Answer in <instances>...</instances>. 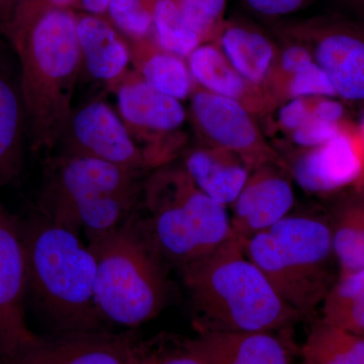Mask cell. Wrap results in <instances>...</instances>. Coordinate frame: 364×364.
<instances>
[{"instance_id":"obj_1","label":"cell","mask_w":364,"mask_h":364,"mask_svg":"<svg viewBox=\"0 0 364 364\" xmlns=\"http://www.w3.org/2000/svg\"><path fill=\"white\" fill-rule=\"evenodd\" d=\"M4 32L20 68L31 149L50 154L70 122L83 66L77 16L43 0H20Z\"/></svg>"},{"instance_id":"obj_2","label":"cell","mask_w":364,"mask_h":364,"mask_svg":"<svg viewBox=\"0 0 364 364\" xmlns=\"http://www.w3.org/2000/svg\"><path fill=\"white\" fill-rule=\"evenodd\" d=\"M181 270L198 334L284 331L299 316L249 259L243 241L234 234Z\"/></svg>"},{"instance_id":"obj_3","label":"cell","mask_w":364,"mask_h":364,"mask_svg":"<svg viewBox=\"0 0 364 364\" xmlns=\"http://www.w3.org/2000/svg\"><path fill=\"white\" fill-rule=\"evenodd\" d=\"M20 221L25 248L26 296L53 333L102 330L95 299L97 260L77 232L36 208Z\"/></svg>"},{"instance_id":"obj_4","label":"cell","mask_w":364,"mask_h":364,"mask_svg":"<svg viewBox=\"0 0 364 364\" xmlns=\"http://www.w3.org/2000/svg\"><path fill=\"white\" fill-rule=\"evenodd\" d=\"M135 210L116 231L88 243L97 260L95 299L100 318L129 329L157 317L168 296L164 260Z\"/></svg>"},{"instance_id":"obj_5","label":"cell","mask_w":364,"mask_h":364,"mask_svg":"<svg viewBox=\"0 0 364 364\" xmlns=\"http://www.w3.org/2000/svg\"><path fill=\"white\" fill-rule=\"evenodd\" d=\"M243 246L249 259L299 315L323 303L338 277L331 224L324 218L287 215Z\"/></svg>"},{"instance_id":"obj_6","label":"cell","mask_w":364,"mask_h":364,"mask_svg":"<svg viewBox=\"0 0 364 364\" xmlns=\"http://www.w3.org/2000/svg\"><path fill=\"white\" fill-rule=\"evenodd\" d=\"M143 220L162 259L176 267L205 257L233 235L226 207L193 183L186 170H164L144 184Z\"/></svg>"},{"instance_id":"obj_7","label":"cell","mask_w":364,"mask_h":364,"mask_svg":"<svg viewBox=\"0 0 364 364\" xmlns=\"http://www.w3.org/2000/svg\"><path fill=\"white\" fill-rule=\"evenodd\" d=\"M47 164L37 210L51 219L91 196L142 188V172L97 158L60 154L48 160Z\"/></svg>"},{"instance_id":"obj_8","label":"cell","mask_w":364,"mask_h":364,"mask_svg":"<svg viewBox=\"0 0 364 364\" xmlns=\"http://www.w3.org/2000/svg\"><path fill=\"white\" fill-rule=\"evenodd\" d=\"M293 35L311 50L336 97L364 105V25L322 18L296 26Z\"/></svg>"},{"instance_id":"obj_9","label":"cell","mask_w":364,"mask_h":364,"mask_svg":"<svg viewBox=\"0 0 364 364\" xmlns=\"http://www.w3.org/2000/svg\"><path fill=\"white\" fill-rule=\"evenodd\" d=\"M191 97V119L207 146L233 153L251 171L275 162L277 154L245 105L196 85Z\"/></svg>"},{"instance_id":"obj_10","label":"cell","mask_w":364,"mask_h":364,"mask_svg":"<svg viewBox=\"0 0 364 364\" xmlns=\"http://www.w3.org/2000/svg\"><path fill=\"white\" fill-rule=\"evenodd\" d=\"M138 336L107 330L33 333L0 358V364H129Z\"/></svg>"},{"instance_id":"obj_11","label":"cell","mask_w":364,"mask_h":364,"mask_svg":"<svg viewBox=\"0 0 364 364\" xmlns=\"http://www.w3.org/2000/svg\"><path fill=\"white\" fill-rule=\"evenodd\" d=\"M109 88L117 95L119 117L132 138L149 144L144 152L149 166L166 161L161 136L181 128L186 121L181 100L155 90L136 71H127Z\"/></svg>"},{"instance_id":"obj_12","label":"cell","mask_w":364,"mask_h":364,"mask_svg":"<svg viewBox=\"0 0 364 364\" xmlns=\"http://www.w3.org/2000/svg\"><path fill=\"white\" fill-rule=\"evenodd\" d=\"M59 145L64 146V155L97 158L135 171L150 167L121 117L102 100L73 111Z\"/></svg>"},{"instance_id":"obj_13","label":"cell","mask_w":364,"mask_h":364,"mask_svg":"<svg viewBox=\"0 0 364 364\" xmlns=\"http://www.w3.org/2000/svg\"><path fill=\"white\" fill-rule=\"evenodd\" d=\"M291 176L299 188L315 195H329L364 181V142L350 124L331 140L303 149L294 158Z\"/></svg>"},{"instance_id":"obj_14","label":"cell","mask_w":364,"mask_h":364,"mask_svg":"<svg viewBox=\"0 0 364 364\" xmlns=\"http://www.w3.org/2000/svg\"><path fill=\"white\" fill-rule=\"evenodd\" d=\"M26 267L20 221L0 203V358L33 332L26 321Z\"/></svg>"},{"instance_id":"obj_15","label":"cell","mask_w":364,"mask_h":364,"mask_svg":"<svg viewBox=\"0 0 364 364\" xmlns=\"http://www.w3.org/2000/svg\"><path fill=\"white\" fill-rule=\"evenodd\" d=\"M293 186L272 164L251 171L232 205V231L242 241L262 233L289 215L293 208Z\"/></svg>"},{"instance_id":"obj_16","label":"cell","mask_w":364,"mask_h":364,"mask_svg":"<svg viewBox=\"0 0 364 364\" xmlns=\"http://www.w3.org/2000/svg\"><path fill=\"white\" fill-rule=\"evenodd\" d=\"M26 138L28 119L18 60L13 48L0 41V188L20 177Z\"/></svg>"},{"instance_id":"obj_17","label":"cell","mask_w":364,"mask_h":364,"mask_svg":"<svg viewBox=\"0 0 364 364\" xmlns=\"http://www.w3.org/2000/svg\"><path fill=\"white\" fill-rule=\"evenodd\" d=\"M282 332L200 333L193 341L208 364H294L293 343Z\"/></svg>"},{"instance_id":"obj_18","label":"cell","mask_w":364,"mask_h":364,"mask_svg":"<svg viewBox=\"0 0 364 364\" xmlns=\"http://www.w3.org/2000/svg\"><path fill=\"white\" fill-rule=\"evenodd\" d=\"M213 43L242 77L269 97L268 85L279 50L267 35L245 21H226Z\"/></svg>"},{"instance_id":"obj_19","label":"cell","mask_w":364,"mask_h":364,"mask_svg":"<svg viewBox=\"0 0 364 364\" xmlns=\"http://www.w3.org/2000/svg\"><path fill=\"white\" fill-rule=\"evenodd\" d=\"M195 85L203 90L237 100L254 114L264 111L272 102L264 91L250 85L228 61L215 43L196 48L188 58Z\"/></svg>"},{"instance_id":"obj_20","label":"cell","mask_w":364,"mask_h":364,"mask_svg":"<svg viewBox=\"0 0 364 364\" xmlns=\"http://www.w3.org/2000/svg\"><path fill=\"white\" fill-rule=\"evenodd\" d=\"M77 35L82 65L91 77L107 86L123 77L131 62L130 47L112 23L83 14L77 16Z\"/></svg>"},{"instance_id":"obj_21","label":"cell","mask_w":364,"mask_h":364,"mask_svg":"<svg viewBox=\"0 0 364 364\" xmlns=\"http://www.w3.org/2000/svg\"><path fill=\"white\" fill-rule=\"evenodd\" d=\"M184 164L193 183L224 207L233 205L251 173L240 157L207 145L191 151Z\"/></svg>"},{"instance_id":"obj_22","label":"cell","mask_w":364,"mask_h":364,"mask_svg":"<svg viewBox=\"0 0 364 364\" xmlns=\"http://www.w3.org/2000/svg\"><path fill=\"white\" fill-rule=\"evenodd\" d=\"M129 47L135 71L148 85L181 102L191 95L196 85L186 59L162 49L153 36Z\"/></svg>"},{"instance_id":"obj_23","label":"cell","mask_w":364,"mask_h":364,"mask_svg":"<svg viewBox=\"0 0 364 364\" xmlns=\"http://www.w3.org/2000/svg\"><path fill=\"white\" fill-rule=\"evenodd\" d=\"M305 364H364V336L318 321L299 349Z\"/></svg>"},{"instance_id":"obj_24","label":"cell","mask_w":364,"mask_h":364,"mask_svg":"<svg viewBox=\"0 0 364 364\" xmlns=\"http://www.w3.org/2000/svg\"><path fill=\"white\" fill-rule=\"evenodd\" d=\"M358 195L330 221L339 274L364 267V193Z\"/></svg>"},{"instance_id":"obj_25","label":"cell","mask_w":364,"mask_h":364,"mask_svg":"<svg viewBox=\"0 0 364 364\" xmlns=\"http://www.w3.org/2000/svg\"><path fill=\"white\" fill-rule=\"evenodd\" d=\"M152 18L153 37L162 49L188 59L203 44L184 21L177 0H153Z\"/></svg>"},{"instance_id":"obj_26","label":"cell","mask_w":364,"mask_h":364,"mask_svg":"<svg viewBox=\"0 0 364 364\" xmlns=\"http://www.w3.org/2000/svg\"><path fill=\"white\" fill-rule=\"evenodd\" d=\"M129 364H208L193 339L172 335L136 340Z\"/></svg>"},{"instance_id":"obj_27","label":"cell","mask_w":364,"mask_h":364,"mask_svg":"<svg viewBox=\"0 0 364 364\" xmlns=\"http://www.w3.org/2000/svg\"><path fill=\"white\" fill-rule=\"evenodd\" d=\"M184 21L203 44L215 42L223 26L227 0H177Z\"/></svg>"},{"instance_id":"obj_28","label":"cell","mask_w":364,"mask_h":364,"mask_svg":"<svg viewBox=\"0 0 364 364\" xmlns=\"http://www.w3.org/2000/svg\"><path fill=\"white\" fill-rule=\"evenodd\" d=\"M153 0H112L107 7L114 28L131 41L153 36Z\"/></svg>"},{"instance_id":"obj_29","label":"cell","mask_w":364,"mask_h":364,"mask_svg":"<svg viewBox=\"0 0 364 364\" xmlns=\"http://www.w3.org/2000/svg\"><path fill=\"white\" fill-rule=\"evenodd\" d=\"M336 97L327 74L315 60L299 69L280 88L277 98Z\"/></svg>"},{"instance_id":"obj_30","label":"cell","mask_w":364,"mask_h":364,"mask_svg":"<svg viewBox=\"0 0 364 364\" xmlns=\"http://www.w3.org/2000/svg\"><path fill=\"white\" fill-rule=\"evenodd\" d=\"M363 299L364 267L341 273L323 301V315H329L349 304Z\"/></svg>"},{"instance_id":"obj_31","label":"cell","mask_w":364,"mask_h":364,"mask_svg":"<svg viewBox=\"0 0 364 364\" xmlns=\"http://www.w3.org/2000/svg\"><path fill=\"white\" fill-rule=\"evenodd\" d=\"M348 123L334 124L312 117L303 127L291 134V139L303 149L317 147L338 135Z\"/></svg>"},{"instance_id":"obj_32","label":"cell","mask_w":364,"mask_h":364,"mask_svg":"<svg viewBox=\"0 0 364 364\" xmlns=\"http://www.w3.org/2000/svg\"><path fill=\"white\" fill-rule=\"evenodd\" d=\"M313 117L312 98H291L279 112L282 130L293 133Z\"/></svg>"},{"instance_id":"obj_33","label":"cell","mask_w":364,"mask_h":364,"mask_svg":"<svg viewBox=\"0 0 364 364\" xmlns=\"http://www.w3.org/2000/svg\"><path fill=\"white\" fill-rule=\"evenodd\" d=\"M323 318L345 331L364 336V299L349 304Z\"/></svg>"},{"instance_id":"obj_34","label":"cell","mask_w":364,"mask_h":364,"mask_svg":"<svg viewBox=\"0 0 364 364\" xmlns=\"http://www.w3.org/2000/svg\"><path fill=\"white\" fill-rule=\"evenodd\" d=\"M254 13L264 16H280L293 14L310 0H242Z\"/></svg>"},{"instance_id":"obj_35","label":"cell","mask_w":364,"mask_h":364,"mask_svg":"<svg viewBox=\"0 0 364 364\" xmlns=\"http://www.w3.org/2000/svg\"><path fill=\"white\" fill-rule=\"evenodd\" d=\"M112 0H79L80 6L90 14H95L100 16L104 13H107V7Z\"/></svg>"},{"instance_id":"obj_36","label":"cell","mask_w":364,"mask_h":364,"mask_svg":"<svg viewBox=\"0 0 364 364\" xmlns=\"http://www.w3.org/2000/svg\"><path fill=\"white\" fill-rule=\"evenodd\" d=\"M18 1L20 0H0V26L2 30L6 28L7 23L11 20Z\"/></svg>"},{"instance_id":"obj_37","label":"cell","mask_w":364,"mask_h":364,"mask_svg":"<svg viewBox=\"0 0 364 364\" xmlns=\"http://www.w3.org/2000/svg\"><path fill=\"white\" fill-rule=\"evenodd\" d=\"M44 1L48 6L55 7V9H68V6L77 0H44Z\"/></svg>"},{"instance_id":"obj_38","label":"cell","mask_w":364,"mask_h":364,"mask_svg":"<svg viewBox=\"0 0 364 364\" xmlns=\"http://www.w3.org/2000/svg\"><path fill=\"white\" fill-rule=\"evenodd\" d=\"M352 4H355L358 9L364 13V0H350Z\"/></svg>"},{"instance_id":"obj_39","label":"cell","mask_w":364,"mask_h":364,"mask_svg":"<svg viewBox=\"0 0 364 364\" xmlns=\"http://www.w3.org/2000/svg\"><path fill=\"white\" fill-rule=\"evenodd\" d=\"M358 132L359 134H360L361 138H363V142H364V117L363 119V122H361V124L358 126Z\"/></svg>"},{"instance_id":"obj_40","label":"cell","mask_w":364,"mask_h":364,"mask_svg":"<svg viewBox=\"0 0 364 364\" xmlns=\"http://www.w3.org/2000/svg\"><path fill=\"white\" fill-rule=\"evenodd\" d=\"M360 191V193H364V181L363 182V184H361L360 188H359L358 191Z\"/></svg>"}]
</instances>
